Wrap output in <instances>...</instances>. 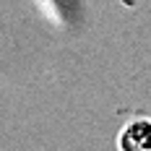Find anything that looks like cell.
<instances>
[{
	"label": "cell",
	"mask_w": 151,
	"mask_h": 151,
	"mask_svg": "<svg viewBox=\"0 0 151 151\" xmlns=\"http://www.w3.org/2000/svg\"><path fill=\"white\" fill-rule=\"evenodd\" d=\"M120 151H151V120H130L120 133Z\"/></svg>",
	"instance_id": "cell-1"
}]
</instances>
